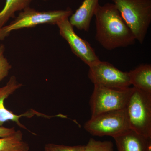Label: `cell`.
Listing matches in <instances>:
<instances>
[{
	"mask_svg": "<svg viewBox=\"0 0 151 151\" xmlns=\"http://www.w3.org/2000/svg\"><path fill=\"white\" fill-rule=\"evenodd\" d=\"M5 50L4 45H0V81L8 75L9 70L12 68V65L4 55Z\"/></svg>",
	"mask_w": 151,
	"mask_h": 151,
	"instance_id": "obj_16",
	"label": "cell"
},
{
	"mask_svg": "<svg viewBox=\"0 0 151 151\" xmlns=\"http://www.w3.org/2000/svg\"><path fill=\"white\" fill-rule=\"evenodd\" d=\"M94 16L95 38L105 49L127 47L136 42L134 35L113 3L99 5Z\"/></svg>",
	"mask_w": 151,
	"mask_h": 151,
	"instance_id": "obj_1",
	"label": "cell"
},
{
	"mask_svg": "<svg viewBox=\"0 0 151 151\" xmlns=\"http://www.w3.org/2000/svg\"><path fill=\"white\" fill-rule=\"evenodd\" d=\"M133 90V87L117 89L94 85L89 100L91 118L105 112L125 109Z\"/></svg>",
	"mask_w": 151,
	"mask_h": 151,
	"instance_id": "obj_5",
	"label": "cell"
},
{
	"mask_svg": "<svg viewBox=\"0 0 151 151\" xmlns=\"http://www.w3.org/2000/svg\"><path fill=\"white\" fill-rule=\"evenodd\" d=\"M22 86V84L18 82L15 76H12L9 78L5 86L0 88V126H2L3 124L6 122L11 121L15 122L17 125L21 128L29 131L27 128L20 122V119L22 117L31 118L35 116H41L48 119L52 117V116L45 115L32 109L29 110L23 114L18 115L13 113L12 111L6 108L4 103L5 100Z\"/></svg>",
	"mask_w": 151,
	"mask_h": 151,
	"instance_id": "obj_9",
	"label": "cell"
},
{
	"mask_svg": "<svg viewBox=\"0 0 151 151\" xmlns=\"http://www.w3.org/2000/svg\"><path fill=\"white\" fill-rule=\"evenodd\" d=\"M73 13L71 9L39 12L31 8L22 11L15 19L0 29V41L3 40L13 31L35 27L38 25H56L63 19L70 17Z\"/></svg>",
	"mask_w": 151,
	"mask_h": 151,
	"instance_id": "obj_3",
	"label": "cell"
},
{
	"mask_svg": "<svg viewBox=\"0 0 151 151\" xmlns=\"http://www.w3.org/2000/svg\"><path fill=\"white\" fill-rule=\"evenodd\" d=\"M133 87L147 94H151V65L143 64L129 72Z\"/></svg>",
	"mask_w": 151,
	"mask_h": 151,
	"instance_id": "obj_12",
	"label": "cell"
},
{
	"mask_svg": "<svg viewBox=\"0 0 151 151\" xmlns=\"http://www.w3.org/2000/svg\"><path fill=\"white\" fill-rule=\"evenodd\" d=\"M113 143L111 141L96 140L91 138L86 145L85 151H113Z\"/></svg>",
	"mask_w": 151,
	"mask_h": 151,
	"instance_id": "obj_15",
	"label": "cell"
},
{
	"mask_svg": "<svg viewBox=\"0 0 151 151\" xmlns=\"http://www.w3.org/2000/svg\"><path fill=\"white\" fill-rule=\"evenodd\" d=\"M147 151H151V143H150V145H149Z\"/></svg>",
	"mask_w": 151,
	"mask_h": 151,
	"instance_id": "obj_19",
	"label": "cell"
},
{
	"mask_svg": "<svg viewBox=\"0 0 151 151\" xmlns=\"http://www.w3.org/2000/svg\"><path fill=\"white\" fill-rule=\"evenodd\" d=\"M99 0H84L81 5L70 17V24L79 30L88 31L92 17L99 6Z\"/></svg>",
	"mask_w": 151,
	"mask_h": 151,
	"instance_id": "obj_10",
	"label": "cell"
},
{
	"mask_svg": "<svg viewBox=\"0 0 151 151\" xmlns=\"http://www.w3.org/2000/svg\"><path fill=\"white\" fill-rule=\"evenodd\" d=\"M126 110L131 129L151 139V94L134 87Z\"/></svg>",
	"mask_w": 151,
	"mask_h": 151,
	"instance_id": "obj_4",
	"label": "cell"
},
{
	"mask_svg": "<svg viewBox=\"0 0 151 151\" xmlns=\"http://www.w3.org/2000/svg\"><path fill=\"white\" fill-rule=\"evenodd\" d=\"M29 147L23 140L21 131H16L14 134L0 138V151H29Z\"/></svg>",
	"mask_w": 151,
	"mask_h": 151,
	"instance_id": "obj_14",
	"label": "cell"
},
{
	"mask_svg": "<svg viewBox=\"0 0 151 151\" xmlns=\"http://www.w3.org/2000/svg\"><path fill=\"white\" fill-rule=\"evenodd\" d=\"M60 35L67 41L71 51L89 67L100 61L90 44L76 34L69 18L61 20L57 24Z\"/></svg>",
	"mask_w": 151,
	"mask_h": 151,
	"instance_id": "obj_8",
	"label": "cell"
},
{
	"mask_svg": "<svg viewBox=\"0 0 151 151\" xmlns=\"http://www.w3.org/2000/svg\"><path fill=\"white\" fill-rule=\"evenodd\" d=\"M43 1H47V0H43Z\"/></svg>",
	"mask_w": 151,
	"mask_h": 151,
	"instance_id": "obj_20",
	"label": "cell"
},
{
	"mask_svg": "<svg viewBox=\"0 0 151 151\" xmlns=\"http://www.w3.org/2000/svg\"><path fill=\"white\" fill-rule=\"evenodd\" d=\"M33 0H6L5 5L0 12V29L4 26L11 18H14L17 11L29 7Z\"/></svg>",
	"mask_w": 151,
	"mask_h": 151,
	"instance_id": "obj_13",
	"label": "cell"
},
{
	"mask_svg": "<svg viewBox=\"0 0 151 151\" xmlns=\"http://www.w3.org/2000/svg\"><path fill=\"white\" fill-rule=\"evenodd\" d=\"M45 151H85V145L69 146L54 144L45 145Z\"/></svg>",
	"mask_w": 151,
	"mask_h": 151,
	"instance_id": "obj_17",
	"label": "cell"
},
{
	"mask_svg": "<svg viewBox=\"0 0 151 151\" xmlns=\"http://www.w3.org/2000/svg\"><path fill=\"white\" fill-rule=\"evenodd\" d=\"M88 78L94 85L124 89L132 85L129 72L119 70L110 63L100 60L89 67Z\"/></svg>",
	"mask_w": 151,
	"mask_h": 151,
	"instance_id": "obj_7",
	"label": "cell"
},
{
	"mask_svg": "<svg viewBox=\"0 0 151 151\" xmlns=\"http://www.w3.org/2000/svg\"><path fill=\"white\" fill-rule=\"evenodd\" d=\"M84 128L93 136H111L113 138L131 130L126 108L102 113L91 118Z\"/></svg>",
	"mask_w": 151,
	"mask_h": 151,
	"instance_id": "obj_6",
	"label": "cell"
},
{
	"mask_svg": "<svg viewBox=\"0 0 151 151\" xmlns=\"http://www.w3.org/2000/svg\"><path fill=\"white\" fill-rule=\"evenodd\" d=\"M16 132L14 127L6 128L0 126V138L6 137L14 134Z\"/></svg>",
	"mask_w": 151,
	"mask_h": 151,
	"instance_id": "obj_18",
	"label": "cell"
},
{
	"mask_svg": "<svg viewBox=\"0 0 151 151\" xmlns=\"http://www.w3.org/2000/svg\"><path fill=\"white\" fill-rule=\"evenodd\" d=\"M122 19L140 43L151 23V0H112Z\"/></svg>",
	"mask_w": 151,
	"mask_h": 151,
	"instance_id": "obj_2",
	"label": "cell"
},
{
	"mask_svg": "<svg viewBox=\"0 0 151 151\" xmlns=\"http://www.w3.org/2000/svg\"><path fill=\"white\" fill-rule=\"evenodd\" d=\"M118 151H147L151 139L132 129L113 138Z\"/></svg>",
	"mask_w": 151,
	"mask_h": 151,
	"instance_id": "obj_11",
	"label": "cell"
}]
</instances>
